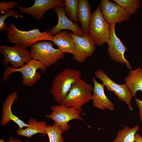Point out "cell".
<instances>
[{"label":"cell","instance_id":"d6986e66","mask_svg":"<svg viewBox=\"0 0 142 142\" xmlns=\"http://www.w3.org/2000/svg\"><path fill=\"white\" fill-rule=\"evenodd\" d=\"M77 17L84 34H88L89 25L91 16V6L88 0H78Z\"/></svg>","mask_w":142,"mask_h":142},{"label":"cell","instance_id":"cb8c5ba5","mask_svg":"<svg viewBox=\"0 0 142 142\" xmlns=\"http://www.w3.org/2000/svg\"><path fill=\"white\" fill-rule=\"evenodd\" d=\"M64 9L69 19L74 22H79L77 17L78 0H65Z\"/></svg>","mask_w":142,"mask_h":142},{"label":"cell","instance_id":"ba28073f","mask_svg":"<svg viewBox=\"0 0 142 142\" xmlns=\"http://www.w3.org/2000/svg\"><path fill=\"white\" fill-rule=\"evenodd\" d=\"M0 52L4 58L2 61L3 65H7L10 63L12 67L17 68L22 67L24 63L31 60L30 51L27 48L15 45L13 47L2 45L0 46Z\"/></svg>","mask_w":142,"mask_h":142},{"label":"cell","instance_id":"7a4b0ae2","mask_svg":"<svg viewBox=\"0 0 142 142\" xmlns=\"http://www.w3.org/2000/svg\"><path fill=\"white\" fill-rule=\"evenodd\" d=\"M78 70L66 68L54 78L50 92L55 100L59 104L64 101L73 84L81 78Z\"/></svg>","mask_w":142,"mask_h":142},{"label":"cell","instance_id":"8992f818","mask_svg":"<svg viewBox=\"0 0 142 142\" xmlns=\"http://www.w3.org/2000/svg\"><path fill=\"white\" fill-rule=\"evenodd\" d=\"M110 26L98 5L92 13L88 29V34L95 45L101 46L108 43L110 37Z\"/></svg>","mask_w":142,"mask_h":142},{"label":"cell","instance_id":"f546056e","mask_svg":"<svg viewBox=\"0 0 142 142\" xmlns=\"http://www.w3.org/2000/svg\"><path fill=\"white\" fill-rule=\"evenodd\" d=\"M141 69L142 71V68H141Z\"/></svg>","mask_w":142,"mask_h":142},{"label":"cell","instance_id":"52a82bcc","mask_svg":"<svg viewBox=\"0 0 142 142\" xmlns=\"http://www.w3.org/2000/svg\"><path fill=\"white\" fill-rule=\"evenodd\" d=\"M50 108L51 113L45 115V117L53 120L64 132L69 129L68 123L72 120L78 119L86 123L80 115V112L75 109L61 104L52 105Z\"/></svg>","mask_w":142,"mask_h":142},{"label":"cell","instance_id":"83f0119b","mask_svg":"<svg viewBox=\"0 0 142 142\" xmlns=\"http://www.w3.org/2000/svg\"><path fill=\"white\" fill-rule=\"evenodd\" d=\"M0 142H29L27 140L25 141H22L21 140L19 139H15L13 137H11L8 140L7 142L5 141L4 139H0Z\"/></svg>","mask_w":142,"mask_h":142},{"label":"cell","instance_id":"e0dca14e","mask_svg":"<svg viewBox=\"0 0 142 142\" xmlns=\"http://www.w3.org/2000/svg\"><path fill=\"white\" fill-rule=\"evenodd\" d=\"M63 52L74 54L75 48L73 39L67 31H61L53 36L51 40Z\"/></svg>","mask_w":142,"mask_h":142},{"label":"cell","instance_id":"603a6c76","mask_svg":"<svg viewBox=\"0 0 142 142\" xmlns=\"http://www.w3.org/2000/svg\"><path fill=\"white\" fill-rule=\"evenodd\" d=\"M130 15L135 14L141 5L140 0H114Z\"/></svg>","mask_w":142,"mask_h":142},{"label":"cell","instance_id":"277c9868","mask_svg":"<svg viewBox=\"0 0 142 142\" xmlns=\"http://www.w3.org/2000/svg\"><path fill=\"white\" fill-rule=\"evenodd\" d=\"M47 67L39 61L32 59L26 62L23 67L13 68L8 65L3 73L2 81H6L10 75L15 72H20L22 75V83L24 86L32 87L41 77L40 73L37 71L40 69L43 74L46 71Z\"/></svg>","mask_w":142,"mask_h":142},{"label":"cell","instance_id":"3957f363","mask_svg":"<svg viewBox=\"0 0 142 142\" xmlns=\"http://www.w3.org/2000/svg\"><path fill=\"white\" fill-rule=\"evenodd\" d=\"M93 87L81 78L73 85L66 98L60 104L79 110L84 115L82 107L91 100Z\"/></svg>","mask_w":142,"mask_h":142},{"label":"cell","instance_id":"44dd1931","mask_svg":"<svg viewBox=\"0 0 142 142\" xmlns=\"http://www.w3.org/2000/svg\"><path fill=\"white\" fill-rule=\"evenodd\" d=\"M139 128V126L138 125L131 128L126 126L118 132L113 142H135V134Z\"/></svg>","mask_w":142,"mask_h":142},{"label":"cell","instance_id":"2e32d148","mask_svg":"<svg viewBox=\"0 0 142 142\" xmlns=\"http://www.w3.org/2000/svg\"><path fill=\"white\" fill-rule=\"evenodd\" d=\"M94 87L92 92L91 100L93 106L99 109L104 110L108 109L113 111L114 104L106 96L104 91V85L98 82L95 78H93Z\"/></svg>","mask_w":142,"mask_h":142},{"label":"cell","instance_id":"484cf974","mask_svg":"<svg viewBox=\"0 0 142 142\" xmlns=\"http://www.w3.org/2000/svg\"><path fill=\"white\" fill-rule=\"evenodd\" d=\"M22 1L20 0L17 1H2L0 2V11L2 14H5V11L7 10L14 8L16 6Z\"/></svg>","mask_w":142,"mask_h":142},{"label":"cell","instance_id":"4fadbf2b","mask_svg":"<svg viewBox=\"0 0 142 142\" xmlns=\"http://www.w3.org/2000/svg\"><path fill=\"white\" fill-rule=\"evenodd\" d=\"M57 6L64 7V1L63 0H35L34 4L31 7H25L17 6L21 12L29 15L37 20L44 17L46 12L53 9Z\"/></svg>","mask_w":142,"mask_h":142},{"label":"cell","instance_id":"4dcf8cb0","mask_svg":"<svg viewBox=\"0 0 142 142\" xmlns=\"http://www.w3.org/2000/svg\"><path fill=\"white\" fill-rule=\"evenodd\" d=\"M43 142H44V141H43Z\"/></svg>","mask_w":142,"mask_h":142},{"label":"cell","instance_id":"7402d4cb","mask_svg":"<svg viewBox=\"0 0 142 142\" xmlns=\"http://www.w3.org/2000/svg\"><path fill=\"white\" fill-rule=\"evenodd\" d=\"M64 132L54 123L53 125H47L45 128L46 133L48 136L49 142H65L62 136Z\"/></svg>","mask_w":142,"mask_h":142},{"label":"cell","instance_id":"5b68a950","mask_svg":"<svg viewBox=\"0 0 142 142\" xmlns=\"http://www.w3.org/2000/svg\"><path fill=\"white\" fill-rule=\"evenodd\" d=\"M52 41L42 40L30 47V53L32 59L39 61L47 67L57 63L64 57V53L59 49L53 47Z\"/></svg>","mask_w":142,"mask_h":142},{"label":"cell","instance_id":"9c48e42d","mask_svg":"<svg viewBox=\"0 0 142 142\" xmlns=\"http://www.w3.org/2000/svg\"><path fill=\"white\" fill-rule=\"evenodd\" d=\"M94 75L95 78H99L102 81L108 91L114 93L119 100L123 102L126 104L129 110H133L131 100L133 97V96L125 83L119 84L116 83L111 80L101 69L96 70Z\"/></svg>","mask_w":142,"mask_h":142},{"label":"cell","instance_id":"5bb4252c","mask_svg":"<svg viewBox=\"0 0 142 142\" xmlns=\"http://www.w3.org/2000/svg\"><path fill=\"white\" fill-rule=\"evenodd\" d=\"M53 9L56 13L58 20V24L49 31L53 36L65 29L71 31L74 34L78 36H82L84 35L82 28L78 24L73 22L67 17L64 7L57 6Z\"/></svg>","mask_w":142,"mask_h":142},{"label":"cell","instance_id":"6da1fadb","mask_svg":"<svg viewBox=\"0 0 142 142\" xmlns=\"http://www.w3.org/2000/svg\"><path fill=\"white\" fill-rule=\"evenodd\" d=\"M49 31L41 32L38 28L27 31H21L17 28L14 23H11L7 31V38L9 42L27 48L39 41H51L53 36Z\"/></svg>","mask_w":142,"mask_h":142},{"label":"cell","instance_id":"30bf717a","mask_svg":"<svg viewBox=\"0 0 142 142\" xmlns=\"http://www.w3.org/2000/svg\"><path fill=\"white\" fill-rule=\"evenodd\" d=\"M115 24L110 25V37L108 43V53L112 60L116 63H124L127 69L130 70L132 69L131 65L124 55L127 49L116 36L115 32Z\"/></svg>","mask_w":142,"mask_h":142},{"label":"cell","instance_id":"9a60e30c","mask_svg":"<svg viewBox=\"0 0 142 142\" xmlns=\"http://www.w3.org/2000/svg\"><path fill=\"white\" fill-rule=\"evenodd\" d=\"M19 99L17 92L14 91L8 95L3 103L2 114L0 122V125L3 126L11 121H12L18 126L19 129H23L28 126L27 123L12 112L11 107L13 102Z\"/></svg>","mask_w":142,"mask_h":142},{"label":"cell","instance_id":"f1b7e54d","mask_svg":"<svg viewBox=\"0 0 142 142\" xmlns=\"http://www.w3.org/2000/svg\"><path fill=\"white\" fill-rule=\"evenodd\" d=\"M135 142H142V137L137 133L135 135Z\"/></svg>","mask_w":142,"mask_h":142},{"label":"cell","instance_id":"4316f807","mask_svg":"<svg viewBox=\"0 0 142 142\" xmlns=\"http://www.w3.org/2000/svg\"><path fill=\"white\" fill-rule=\"evenodd\" d=\"M136 103L139 109V116L140 121L142 123V101L135 98Z\"/></svg>","mask_w":142,"mask_h":142},{"label":"cell","instance_id":"ac0fdd59","mask_svg":"<svg viewBox=\"0 0 142 142\" xmlns=\"http://www.w3.org/2000/svg\"><path fill=\"white\" fill-rule=\"evenodd\" d=\"M27 124L28 126L25 129H19L16 131L17 135L31 138L38 133L41 134L43 136L46 135L45 128L47 125L45 121H38L31 118L28 120Z\"/></svg>","mask_w":142,"mask_h":142},{"label":"cell","instance_id":"8fae6325","mask_svg":"<svg viewBox=\"0 0 142 142\" xmlns=\"http://www.w3.org/2000/svg\"><path fill=\"white\" fill-rule=\"evenodd\" d=\"M99 6L103 16L110 25L121 23L130 18L131 15L115 2L101 0Z\"/></svg>","mask_w":142,"mask_h":142},{"label":"cell","instance_id":"d4e9b609","mask_svg":"<svg viewBox=\"0 0 142 142\" xmlns=\"http://www.w3.org/2000/svg\"><path fill=\"white\" fill-rule=\"evenodd\" d=\"M11 16H14L16 18H18L19 17L22 18L23 16L20 15L19 13L17 11L12 9H9L5 11L3 15L0 16V32L7 31L8 26L7 24L5 23V21L8 17Z\"/></svg>","mask_w":142,"mask_h":142},{"label":"cell","instance_id":"7c38bea8","mask_svg":"<svg viewBox=\"0 0 142 142\" xmlns=\"http://www.w3.org/2000/svg\"><path fill=\"white\" fill-rule=\"evenodd\" d=\"M70 33L75 48V53L73 54V59L77 62L83 63L93 55L96 49L95 45L88 34L81 36Z\"/></svg>","mask_w":142,"mask_h":142},{"label":"cell","instance_id":"ffe728a7","mask_svg":"<svg viewBox=\"0 0 142 142\" xmlns=\"http://www.w3.org/2000/svg\"><path fill=\"white\" fill-rule=\"evenodd\" d=\"M128 75L125 78V84L135 98L138 91H142V71L138 67L134 70H130Z\"/></svg>","mask_w":142,"mask_h":142}]
</instances>
